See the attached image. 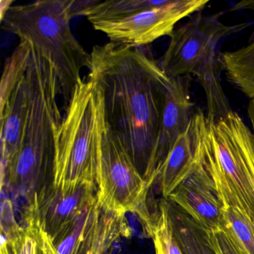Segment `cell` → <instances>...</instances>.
<instances>
[{"mask_svg":"<svg viewBox=\"0 0 254 254\" xmlns=\"http://www.w3.org/2000/svg\"><path fill=\"white\" fill-rule=\"evenodd\" d=\"M1 254H57L53 238L37 209L36 196L29 200L23 224H2Z\"/></svg>","mask_w":254,"mask_h":254,"instance_id":"5bb4252c","label":"cell"},{"mask_svg":"<svg viewBox=\"0 0 254 254\" xmlns=\"http://www.w3.org/2000/svg\"><path fill=\"white\" fill-rule=\"evenodd\" d=\"M124 217L105 210L96 198L53 239L57 254H103L125 230Z\"/></svg>","mask_w":254,"mask_h":254,"instance_id":"9c48e42d","label":"cell"},{"mask_svg":"<svg viewBox=\"0 0 254 254\" xmlns=\"http://www.w3.org/2000/svg\"><path fill=\"white\" fill-rule=\"evenodd\" d=\"M13 1H1V5H0V8H1V20L3 18L4 16L5 15L8 10L12 7Z\"/></svg>","mask_w":254,"mask_h":254,"instance_id":"cb8c5ba5","label":"cell"},{"mask_svg":"<svg viewBox=\"0 0 254 254\" xmlns=\"http://www.w3.org/2000/svg\"><path fill=\"white\" fill-rule=\"evenodd\" d=\"M88 79L104 116L149 187L171 79L159 63L136 48L108 43L90 53Z\"/></svg>","mask_w":254,"mask_h":254,"instance_id":"6da1fadb","label":"cell"},{"mask_svg":"<svg viewBox=\"0 0 254 254\" xmlns=\"http://www.w3.org/2000/svg\"><path fill=\"white\" fill-rule=\"evenodd\" d=\"M146 229L154 241L156 254H183L174 235L166 198L162 200L159 212L152 216Z\"/></svg>","mask_w":254,"mask_h":254,"instance_id":"d6986e66","label":"cell"},{"mask_svg":"<svg viewBox=\"0 0 254 254\" xmlns=\"http://www.w3.org/2000/svg\"><path fill=\"white\" fill-rule=\"evenodd\" d=\"M191 75L171 79L166 91L161 126L154 157L156 181L175 142L188 129L194 116L190 95Z\"/></svg>","mask_w":254,"mask_h":254,"instance_id":"8fae6325","label":"cell"},{"mask_svg":"<svg viewBox=\"0 0 254 254\" xmlns=\"http://www.w3.org/2000/svg\"><path fill=\"white\" fill-rule=\"evenodd\" d=\"M208 234L215 254H246L223 229L208 231Z\"/></svg>","mask_w":254,"mask_h":254,"instance_id":"44dd1931","label":"cell"},{"mask_svg":"<svg viewBox=\"0 0 254 254\" xmlns=\"http://www.w3.org/2000/svg\"><path fill=\"white\" fill-rule=\"evenodd\" d=\"M223 230L246 254H254V228L233 207L223 205Z\"/></svg>","mask_w":254,"mask_h":254,"instance_id":"ffe728a7","label":"cell"},{"mask_svg":"<svg viewBox=\"0 0 254 254\" xmlns=\"http://www.w3.org/2000/svg\"><path fill=\"white\" fill-rule=\"evenodd\" d=\"M226 11L210 15L198 11L174 30L159 63L169 79L193 75L203 84L221 76L223 69L218 53L220 42L251 25V22L224 24L221 17Z\"/></svg>","mask_w":254,"mask_h":254,"instance_id":"8992f818","label":"cell"},{"mask_svg":"<svg viewBox=\"0 0 254 254\" xmlns=\"http://www.w3.org/2000/svg\"><path fill=\"white\" fill-rule=\"evenodd\" d=\"M59 125L51 186L61 191L84 185L97 187L99 133L93 84L81 78Z\"/></svg>","mask_w":254,"mask_h":254,"instance_id":"5b68a950","label":"cell"},{"mask_svg":"<svg viewBox=\"0 0 254 254\" xmlns=\"http://www.w3.org/2000/svg\"><path fill=\"white\" fill-rule=\"evenodd\" d=\"M94 92L99 133L98 203L105 210L123 216L137 212L148 225L152 218L146 207L150 187L105 120L99 93L95 88Z\"/></svg>","mask_w":254,"mask_h":254,"instance_id":"52a82bcc","label":"cell"},{"mask_svg":"<svg viewBox=\"0 0 254 254\" xmlns=\"http://www.w3.org/2000/svg\"><path fill=\"white\" fill-rule=\"evenodd\" d=\"M172 0H97L93 6L87 8L83 15L91 24L101 21L122 20L146 10L164 6Z\"/></svg>","mask_w":254,"mask_h":254,"instance_id":"ac0fdd59","label":"cell"},{"mask_svg":"<svg viewBox=\"0 0 254 254\" xmlns=\"http://www.w3.org/2000/svg\"><path fill=\"white\" fill-rule=\"evenodd\" d=\"M195 142L192 124L181 135L162 165L157 181L164 198L176 190L187 178L194 165Z\"/></svg>","mask_w":254,"mask_h":254,"instance_id":"9a60e30c","label":"cell"},{"mask_svg":"<svg viewBox=\"0 0 254 254\" xmlns=\"http://www.w3.org/2000/svg\"><path fill=\"white\" fill-rule=\"evenodd\" d=\"M73 1H37L12 5L1 20L2 28L31 44L49 59L57 74L64 110L81 69L88 67L90 55L77 41L70 27Z\"/></svg>","mask_w":254,"mask_h":254,"instance_id":"277c9868","label":"cell"},{"mask_svg":"<svg viewBox=\"0 0 254 254\" xmlns=\"http://www.w3.org/2000/svg\"><path fill=\"white\" fill-rule=\"evenodd\" d=\"M166 199L208 231L222 229V203L213 181L195 158L191 173Z\"/></svg>","mask_w":254,"mask_h":254,"instance_id":"30bf717a","label":"cell"},{"mask_svg":"<svg viewBox=\"0 0 254 254\" xmlns=\"http://www.w3.org/2000/svg\"><path fill=\"white\" fill-rule=\"evenodd\" d=\"M166 200L174 235L183 254H215L209 243L208 230L176 203Z\"/></svg>","mask_w":254,"mask_h":254,"instance_id":"2e32d148","label":"cell"},{"mask_svg":"<svg viewBox=\"0 0 254 254\" xmlns=\"http://www.w3.org/2000/svg\"><path fill=\"white\" fill-rule=\"evenodd\" d=\"M97 187L84 185L72 191H61L50 187L37 194L38 215L53 239L76 221L97 198Z\"/></svg>","mask_w":254,"mask_h":254,"instance_id":"7c38bea8","label":"cell"},{"mask_svg":"<svg viewBox=\"0 0 254 254\" xmlns=\"http://www.w3.org/2000/svg\"><path fill=\"white\" fill-rule=\"evenodd\" d=\"M30 47L26 72L29 111L23 140L15 158L1 169L2 187L28 198L38 193V185L47 177L52 178L56 133L62 120L56 70L47 58Z\"/></svg>","mask_w":254,"mask_h":254,"instance_id":"7a4b0ae2","label":"cell"},{"mask_svg":"<svg viewBox=\"0 0 254 254\" xmlns=\"http://www.w3.org/2000/svg\"><path fill=\"white\" fill-rule=\"evenodd\" d=\"M208 0H172L170 3L146 10L119 20L93 23L114 44L130 48L151 44L163 36H171L175 25L186 17L203 11Z\"/></svg>","mask_w":254,"mask_h":254,"instance_id":"ba28073f","label":"cell"},{"mask_svg":"<svg viewBox=\"0 0 254 254\" xmlns=\"http://www.w3.org/2000/svg\"><path fill=\"white\" fill-rule=\"evenodd\" d=\"M248 115L249 117L250 123L252 126V132L254 136V99H251L248 104Z\"/></svg>","mask_w":254,"mask_h":254,"instance_id":"603a6c76","label":"cell"},{"mask_svg":"<svg viewBox=\"0 0 254 254\" xmlns=\"http://www.w3.org/2000/svg\"><path fill=\"white\" fill-rule=\"evenodd\" d=\"M26 72L8 93L0 96L1 169L15 158L23 140L29 111Z\"/></svg>","mask_w":254,"mask_h":254,"instance_id":"4fadbf2b","label":"cell"},{"mask_svg":"<svg viewBox=\"0 0 254 254\" xmlns=\"http://www.w3.org/2000/svg\"><path fill=\"white\" fill-rule=\"evenodd\" d=\"M194 158L213 181L223 205L237 210L254 228V136L231 111L212 121L197 110L192 119Z\"/></svg>","mask_w":254,"mask_h":254,"instance_id":"3957f363","label":"cell"},{"mask_svg":"<svg viewBox=\"0 0 254 254\" xmlns=\"http://www.w3.org/2000/svg\"><path fill=\"white\" fill-rule=\"evenodd\" d=\"M244 10L254 11V0H245V1L236 2L231 8H229L228 11H244ZM253 42H254V29L248 39V44Z\"/></svg>","mask_w":254,"mask_h":254,"instance_id":"7402d4cb","label":"cell"},{"mask_svg":"<svg viewBox=\"0 0 254 254\" xmlns=\"http://www.w3.org/2000/svg\"><path fill=\"white\" fill-rule=\"evenodd\" d=\"M227 79L250 99H254V42L220 54Z\"/></svg>","mask_w":254,"mask_h":254,"instance_id":"e0dca14e","label":"cell"}]
</instances>
